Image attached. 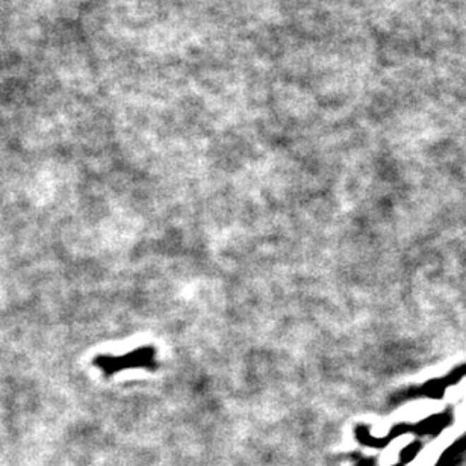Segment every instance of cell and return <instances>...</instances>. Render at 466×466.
<instances>
[{
  "label": "cell",
  "mask_w": 466,
  "mask_h": 466,
  "mask_svg": "<svg viewBox=\"0 0 466 466\" xmlns=\"http://www.w3.org/2000/svg\"><path fill=\"white\" fill-rule=\"evenodd\" d=\"M92 364L97 366L104 377H112L119 373L127 369H136L143 368L148 371H156L157 360H156V350L155 347L145 345L140 347L132 352L121 354V356H111V354H102L94 357Z\"/></svg>",
  "instance_id": "6da1fadb"
}]
</instances>
